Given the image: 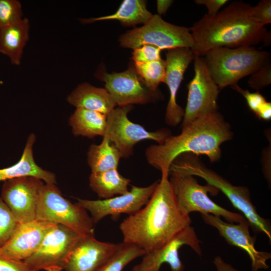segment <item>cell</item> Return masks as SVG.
<instances>
[{
	"mask_svg": "<svg viewBox=\"0 0 271 271\" xmlns=\"http://www.w3.org/2000/svg\"><path fill=\"white\" fill-rule=\"evenodd\" d=\"M191 223L190 215L178 206L169 177H161L145 207L123 220L119 229L123 242L148 253L162 247Z\"/></svg>",
	"mask_w": 271,
	"mask_h": 271,
	"instance_id": "obj_1",
	"label": "cell"
},
{
	"mask_svg": "<svg viewBox=\"0 0 271 271\" xmlns=\"http://www.w3.org/2000/svg\"><path fill=\"white\" fill-rule=\"evenodd\" d=\"M232 135L229 124L216 111L194 120L182 128L179 134L171 135L163 144L148 147L146 159L161 172V177H169L172 164L183 154L204 155L211 162L217 161L221 155V145Z\"/></svg>",
	"mask_w": 271,
	"mask_h": 271,
	"instance_id": "obj_2",
	"label": "cell"
},
{
	"mask_svg": "<svg viewBox=\"0 0 271 271\" xmlns=\"http://www.w3.org/2000/svg\"><path fill=\"white\" fill-rule=\"evenodd\" d=\"M251 10L250 5L236 1L214 16L205 15L190 28L195 56L203 57L216 48L251 46L265 40L266 29L253 18Z\"/></svg>",
	"mask_w": 271,
	"mask_h": 271,
	"instance_id": "obj_3",
	"label": "cell"
},
{
	"mask_svg": "<svg viewBox=\"0 0 271 271\" xmlns=\"http://www.w3.org/2000/svg\"><path fill=\"white\" fill-rule=\"evenodd\" d=\"M170 173L202 178L208 184L220 190L228 198L233 206L243 213V216L254 231L263 233L270 240V222L259 215L251 201L249 191L246 187L233 185L206 167L197 156L191 154L179 156L172 164Z\"/></svg>",
	"mask_w": 271,
	"mask_h": 271,
	"instance_id": "obj_4",
	"label": "cell"
},
{
	"mask_svg": "<svg viewBox=\"0 0 271 271\" xmlns=\"http://www.w3.org/2000/svg\"><path fill=\"white\" fill-rule=\"evenodd\" d=\"M269 54L251 46L213 49L203 57L210 74L219 89L233 86L268 62Z\"/></svg>",
	"mask_w": 271,
	"mask_h": 271,
	"instance_id": "obj_5",
	"label": "cell"
},
{
	"mask_svg": "<svg viewBox=\"0 0 271 271\" xmlns=\"http://www.w3.org/2000/svg\"><path fill=\"white\" fill-rule=\"evenodd\" d=\"M36 219L64 225L82 235H94V223L87 211L64 198L54 184L45 183L43 186Z\"/></svg>",
	"mask_w": 271,
	"mask_h": 271,
	"instance_id": "obj_6",
	"label": "cell"
},
{
	"mask_svg": "<svg viewBox=\"0 0 271 271\" xmlns=\"http://www.w3.org/2000/svg\"><path fill=\"white\" fill-rule=\"evenodd\" d=\"M170 174L178 206L185 214L197 212L200 214H211L222 217L230 223H239L245 219L243 215L218 205L209 198L208 192L216 194L219 191L215 187L208 184L201 185L191 175Z\"/></svg>",
	"mask_w": 271,
	"mask_h": 271,
	"instance_id": "obj_7",
	"label": "cell"
},
{
	"mask_svg": "<svg viewBox=\"0 0 271 271\" xmlns=\"http://www.w3.org/2000/svg\"><path fill=\"white\" fill-rule=\"evenodd\" d=\"M120 45L134 49L144 45L156 46L161 50L178 48L191 49L193 40L190 28L176 26L153 15L143 26L135 28L121 35Z\"/></svg>",
	"mask_w": 271,
	"mask_h": 271,
	"instance_id": "obj_8",
	"label": "cell"
},
{
	"mask_svg": "<svg viewBox=\"0 0 271 271\" xmlns=\"http://www.w3.org/2000/svg\"><path fill=\"white\" fill-rule=\"evenodd\" d=\"M82 236L61 224H55L45 235L37 250L24 261L35 271H62Z\"/></svg>",
	"mask_w": 271,
	"mask_h": 271,
	"instance_id": "obj_9",
	"label": "cell"
},
{
	"mask_svg": "<svg viewBox=\"0 0 271 271\" xmlns=\"http://www.w3.org/2000/svg\"><path fill=\"white\" fill-rule=\"evenodd\" d=\"M131 109V105L119 106L107 115L104 136L118 149L122 158L131 156L134 145L139 142L152 140L161 144L171 136L167 129L150 131L141 125L131 121L127 116Z\"/></svg>",
	"mask_w": 271,
	"mask_h": 271,
	"instance_id": "obj_10",
	"label": "cell"
},
{
	"mask_svg": "<svg viewBox=\"0 0 271 271\" xmlns=\"http://www.w3.org/2000/svg\"><path fill=\"white\" fill-rule=\"evenodd\" d=\"M194 76L188 84L187 104L182 128L197 118L218 111L219 88L212 79L202 56L194 59Z\"/></svg>",
	"mask_w": 271,
	"mask_h": 271,
	"instance_id": "obj_11",
	"label": "cell"
},
{
	"mask_svg": "<svg viewBox=\"0 0 271 271\" xmlns=\"http://www.w3.org/2000/svg\"><path fill=\"white\" fill-rule=\"evenodd\" d=\"M97 76L104 82L105 89L117 106L143 104L160 98V93L149 89L132 66L123 72H101L98 73Z\"/></svg>",
	"mask_w": 271,
	"mask_h": 271,
	"instance_id": "obj_12",
	"label": "cell"
},
{
	"mask_svg": "<svg viewBox=\"0 0 271 271\" xmlns=\"http://www.w3.org/2000/svg\"><path fill=\"white\" fill-rule=\"evenodd\" d=\"M44 184L33 177L8 180L2 188V198L18 223L36 220L40 193Z\"/></svg>",
	"mask_w": 271,
	"mask_h": 271,
	"instance_id": "obj_13",
	"label": "cell"
},
{
	"mask_svg": "<svg viewBox=\"0 0 271 271\" xmlns=\"http://www.w3.org/2000/svg\"><path fill=\"white\" fill-rule=\"evenodd\" d=\"M159 181L147 187L132 186L126 193L102 200L77 199V203L91 215L94 223L107 215L117 217L122 213L132 215L145 206L154 192Z\"/></svg>",
	"mask_w": 271,
	"mask_h": 271,
	"instance_id": "obj_14",
	"label": "cell"
},
{
	"mask_svg": "<svg viewBox=\"0 0 271 271\" xmlns=\"http://www.w3.org/2000/svg\"><path fill=\"white\" fill-rule=\"evenodd\" d=\"M201 216L205 223L216 228L228 244L246 251L251 261V271L269 267L266 261L271 258V254L256 249L255 239L250 234V226L246 219L234 223L224 221L221 217L211 214H201Z\"/></svg>",
	"mask_w": 271,
	"mask_h": 271,
	"instance_id": "obj_15",
	"label": "cell"
},
{
	"mask_svg": "<svg viewBox=\"0 0 271 271\" xmlns=\"http://www.w3.org/2000/svg\"><path fill=\"white\" fill-rule=\"evenodd\" d=\"M166 56V69L164 82L168 86L170 97L165 119L168 125L175 126L182 121L184 114V110L177 102L178 91L185 72L195 56L191 49L188 48L167 50Z\"/></svg>",
	"mask_w": 271,
	"mask_h": 271,
	"instance_id": "obj_16",
	"label": "cell"
},
{
	"mask_svg": "<svg viewBox=\"0 0 271 271\" xmlns=\"http://www.w3.org/2000/svg\"><path fill=\"white\" fill-rule=\"evenodd\" d=\"M200 242L194 228L190 225L159 249L146 253L139 265L142 271H159L162 264L167 263L171 271H183L185 266L179 258V249L186 245L201 255Z\"/></svg>",
	"mask_w": 271,
	"mask_h": 271,
	"instance_id": "obj_17",
	"label": "cell"
},
{
	"mask_svg": "<svg viewBox=\"0 0 271 271\" xmlns=\"http://www.w3.org/2000/svg\"><path fill=\"white\" fill-rule=\"evenodd\" d=\"M55 224L36 219L18 223L9 240L0 247V255L25 260L37 250L46 234Z\"/></svg>",
	"mask_w": 271,
	"mask_h": 271,
	"instance_id": "obj_18",
	"label": "cell"
},
{
	"mask_svg": "<svg viewBox=\"0 0 271 271\" xmlns=\"http://www.w3.org/2000/svg\"><path fill=\"white\" fill-rule=\"evenodd\" d=\"M119 243L97 240L94 235L82 236L73 249L64 271H99Z\"/></svg>",
	"mask_w": 271,
	"mask_h": 271,
	"instance_id": "obj_19",
	"label": "cell"
},
{
	"mask_svg": "<svg viewBox=\"0 0 271 271\" xmlns=\"http://www.w3.org/2000/svg\"><path fill=\"white\" fill-rule=\"evenodd\" d=\"M35 140V135L30 134L20 160L10 167L0 169V181L5 182L23 177H33L41 179L46 184L56 183L55 174L42 169L35 161L33 147Z\"/></svg>",
	"mask_w": 271,
	"mask_h": 271,
	"instance_id": "obj_20",
	"label": "cell"
},
{
	"mask_svg": "<svg viewBox=\"0 0 271 271\" xmlns=\"http://www.w3.org/2000/svg\"><path fill=\"white\" fill-rule=\"evenodd\" d=\"M68 102L76 108H82L107 115L116 103L105 88L83 83L78 85L67 97Z\"/></svg>",
	"mask_w": 271,
	"mask_h": 271,
	"instance_id": "obj_21",
	"label": "cell"
},
{
	"mask_svg": "<svg viewBox=\"0 0 271 271\" xmlns=\"http://www.w3.org/2000/svg\"><path fill=\"white\" fill-rule=\"evenodd\" d=\"M29 29L27 18L0 29V52L8 56L14 65L21 63L24 48L29 40Z\"/></svg>",
	"mask_w": 271,
	"mask_h": 271,
	"instance_id": "obj_22",
	"label": "cell"
},
{
	"mask_svg": "<svg viewBox=\"0 0 271 271\" xmlns=\"http://www.w3.org/2000/svg\"><path fill=\"white\" fill-rule=\"evenodd\" d=\"M107 115L82 108H76L71 115L69 124L75 136L89 139L104 136L107 127Z\"/></svg>",
	"mask_w": 271,
	"mask_h": 271,
	"instance_id": "obj_23",
	"label": "cell"
},
{
	"mask_svg": "<svg viewBox=\"0 0 271 271\" xmlns=\"http://www.w3.org/2000/svg\"><path fill=\"white\" fill-rule=\"evenodd\" d=\"M130 182L129 179L120 175L117 169L91 172L89 176L90 188L99 198L103 199L126 193Z\"/></svg>",
	"mask_w": 271,
	"mask_h": 271,
	"instance_id": "obj_24",
	"label": "cell"
},
{
	"mask_svg": "<svg viewBox=\"0 0 271 271\" xmlns=\"http://www.w3.org/2000/svg\"><path fill=\"white\" fill-rule=\"evenodd\" d=\"M146 8L145 1L142 0L123 1L117 11L111 15L95 18L83 19L84 23L99 21L117 20L124 26L146 24L153 17Z\"/></svg>",
	"mask_w": 271,
	"mask_h": 271,
	"instance_id": "obj_25",
	"label": "cell"
},
{
	"mask_svg": "<svg viewBox=\"0 0 271 271\" xmlns=\"http://www.w3.org/2000/svg\"><path fill=\"white\" fill-rule=\"evenodd\" d=\"M121 155L107 136L99 145H92L87 153V162L91 172L117 169Z\"/></svg>",
	"mask_w": 271,
	"mask_h": 271,
	"instance_id": "obj_26",
	"label": "cell"
},
{
	"mask_svg": "<svg viewBox=\"0 0 271 271\" xmlns=\"http://www.w3.org/2000/svg\"><path fill=\"white\" fill-rule=\"evenodd\" d=\"M146 253V251L139 246L122 242L99 271H122L130 262Z\"/></svg>",
	"mask_w": 271,
	"mask_h": 271,
	"instance_id": "obj_27",
	"label": "cell"
},
{
	"mask_svg": "<svg viewBox=\"0 0 271 271\" xmlns=\"http://www.w3.org/2000/svg\"><path fill=\"white\" fill-rule=\"evenodd\" d=\"M134 68L146 86L152 91H157L160 83L164 82L166 69L165 60L134 63Z\"/></svg>",
	"mask_w": 271,
	"mask_h": 271,
	"instance_id": "obj_28",
	"label": "cell"
},
{
	"mask_svg": "<svg viewBox=\"0 0 271 271\" xmlns=\"http://www.w3.org/2000/svg\"><path fill=\"white\" fill-rule=\"evenodd\" d=\"M20 2L17 0H0V29L13 25L22 18Z\"/></svg>",
	"mask_w": 271,
	"mask_h": 271,
	"instance_id": "obj_29",
	"label": "cell"
},
{
	"mask_svg": "<svg viewBox=\"0 0 271 271\" xmlns=\"http://www.w3.org/2000/svg\"><path fill=\"white\" fill-rule=\"evenodd\" d=\"M18 223L10 209L0 197V247L9 240Z\"/></svg>",
	"mask_w": 271,
	"mask_h": 271,
	"instance_id": "obj_30",
	"label": "cell"
},
{
	"mask_svg": "<svg viewBox=\"0 0 271 271\" xmlns=\"http://www.w3.org/2000/svg\"><path fill=\"white\" fill-rule=\"evenodd\" d=\"M160 48L151 45H144L133 49L131 59L134 63H147L161 59Z\"/></svg>",
	"mask_w": 271,
	"mask_h": 271,
	"instance_id": "obj_31",
	"label": "cell"
},
{
	"mask_svg": "<svg viewBox=\"0 0 271 271\" xmlns=\"http://www.w3.org/2000/svg\"><path fill=\"white\" fill-rule=\"evenodd\" d=\"M271 83V66L269 62L251 74L248 83L250 87L259 90Z\"/></svg>",
	"mask_w": 271,
	"mask_h": 271,
	"instance_id": "obj_32",
	"label": "cell"
},
{
	"mask_svg": "<svg viewBox=\"0 0 271 271\" xmlns=\"http://www.w3.org/2000/svg\"><path fill=\"white\" fill-rule=\"evenodd\" d=\"M245 98L250 109L256 114L262 106L267 101L259 92H250L241 88L237 84L231 86Z\"/></svg>",
	"mask_w": 271,
	"mask_h": 271,
	"instance_id": "obj_33",
	"label": "cell"
},
{
	"mask_svg": "<svg viewBox=\"0 0 271 271\" xmlns=\"http://www.w3.org/2000/svg\"><path fill=\"white\" fill-rule=\"evenodd\" d=\"M252 16L258 23L265 26L271 23V1L262 0L252 7Z\"/></svg>",
	"mask_w": 271,
	"mask_h": 271,
	"instance_id": "obj_34",
	"label": "cell"
},
{
	"mask_svg": "<svg viewBox=\"0 0 271 271\" xmlns=\"http://www.w3.org/2000/svg\"><path fill=\"white\" fill-rule=\"evenodd\" d=\"M0 271H35L24 260L0 255Z\"/></svg>",
	"mask_w": 271,
	"mask_h": 271,
	"instance_id": "obj_35",
	"label": "cell"
},
{
	"mask_svg": "<svg viewBox=\"0 0 271 271\" xmlns=\"http://www.w3.org/2000/svg\"><path fill=\"white\" fill-rule=\"evenodd\" d=\"M228 0H196L195 3L198 5H203L207 9V15L212 16L216 14L219 9L226 3Z\"/></svg>",
	"mask_w": 271,
	"mask_h": 271,
	"instance_id": "obj_36",
	"label": "cell"
},
{
	"mask_svg": "<svg viewBox=\"0 0 271 271\" xmlns=\"http://www.w3.org/2000/svg\"><path fill=\"white\" fill-rule=\"evenodd\" d=\"M213 263L215 265L217 271H240L233 267L231 264L225 262L219 256L215 257Z\"/></svg>",
	"mask_w": 271,
	"mask_h": 271,
	"instance_id": "obj_37",
	"label": "cell"
},
{
	"mask_svg": "<svg viewBox=\"0 0 271 271\" xmlns=\"http://www.w3.org/2000/svg\"><path fill=\"white\" fill-rule=\"evenodd\" d=\"M259 118L264 120H269L271 118V103L266 101L255 114Z\"/></svg>",
	"mask_w": 271,
	"mask_h": 271,
	"instance_id": "obj_38",
	"label": "cell"
},
{
	"mask_svg": "<svg viewBox=\"0 0 271 271\" xmlns=\"http://www.w3.org/2000/svg\"><path fill=\"white\" fill-rule=\"evenodd\" d=\"M173 1L170 0H158L157 1V11L159 15L165 14L169 7L173 3Z\"/></svg>",
	"mask_w": 271,
	"mask_h": 271,
	"instance_id": "obj_39",
	"label": "cell"
},
{
	"mask_svg": "<svg viewBox=\"0 0 271 271\" xmlns=\"http://www.w3.org/2000/svg\"><path fill=\"white\" fill-rule=\"evenodd\" d=\"M132 271H142V270L141 268H140L139 265L138 264L133 267Z\"/></svg>",
	"mask_w": 271,
	"mask_h": 271,
	"instance_id": "obj_40",
	"label": "cell"
}]
</instances>
